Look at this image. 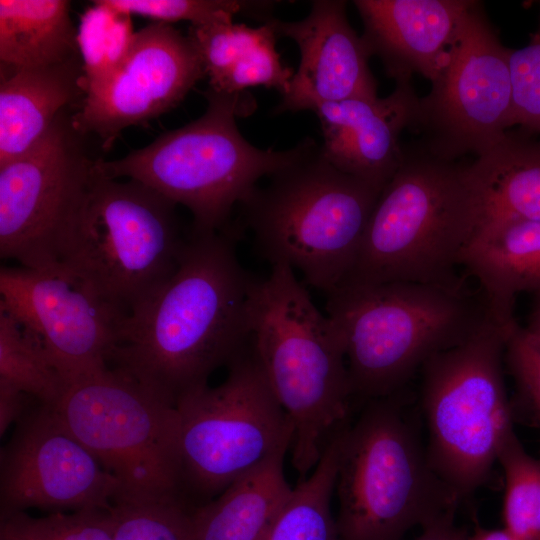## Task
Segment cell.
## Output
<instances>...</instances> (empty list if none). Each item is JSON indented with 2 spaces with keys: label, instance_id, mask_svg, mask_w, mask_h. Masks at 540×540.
<instances>
[{
  "label": "cell",
  "instance_id": "25",
  "mask_svg": "<svg viewBox=\"0 0 540 540\" xmlns=\"http://www.w3.org/2000/svg\"><path fill=\"white\" fill-rule=\"evenodd\" d=\"M78 54L69 1L0 0L1 66L44 67Z\"/></svg>",
  "mask_w": 540,
  "mask_h": 540
},
{
  "label": "cell",
  "instance_id": "30",
  "mask_svg": "<svg viewBox=\"0 0 540 540\" xmlns=\"http://www.w3.org/2000/svg\"><path fill=\"white\" fill-rule=\"evenodd\" d=\"M191 510L172 498L113 503L107 515L113 540H195Z\"/></svg>",
  "mask_w": 540,
  "mask_h": 540
},
{
  "label": "cell",
  "instance_id": "21",
  "mask_svg": "<svg viewBox=\"0 0 540 540\" xmlns=\"http://www.w3.org/2000/svg\"><path fill=\"white\" fill-rule=\"evenodd\" d=\"M85 93L80 54L44 67L1 66L0 166L38 142L66 106Z\"/></svg>",
  "mask_w": 540,
  "mask_h": 540
},
{
  "label": "cell",
  "instance_id": "17",
  "mask_svg": "<svg viewBox=\"0 0 540 540\" xmlns=\"http://www.w3.org/2000/svg\"><path fill=\"white\" fill-rule=\"evenodd\" d=\"M264 22L277 36L292 39L300 51L299 66L276 113L377 96V82L368 64L371 55L348 22L345 1L315 0L302 20L286 22L271 16Z\"/></svg>",
  "mask_w": 540,
  "mask_h": 540
},
{
  "label": "cell",
  "instance_id": "6",
  "mask_svg": "<svg viewBox=\"0 0 540 540\" xmlns=\"http://www.w3.org/2000/svg\"><path fill=\"white\" fill-rule=\"evenodd\" d=\"M204 96L207 108L195 121L161 134L121 159L98 157L96 167L107 178L139 181L185 206L193 216L192 229L214 232L230 224L234 206L252 194L262 177L302 154L307 138L288 150L255 147L236 124V117L248 109L242 93L208 87Z\"/></svg>",
  "mask_w": 540,
  "mask_h": 540
},
{
  "label": "cell",
  "instance_id": "15",
  "mask_svg": "<svg viewBox=\"0 0 540 540\" xmlns=\"http://www.w3.org/2000/svg\"><path fill=\"white\" fill-rule=\"evenodd\" d=\"M119 482L61 423L51 406H30L0 453V517L28 509H109Z\"/></svg>",
  "mask_w": 540,
  "mask_h": 540
},
{
  "label": "cell",
  "instance_id": "26",
  "mask_svg": "<svg viewBox=\"0 0 540 540\" xmlns=\"http://www.w3.org/2000/svg\"><path fill=\"white\" fill-rule=\"evenodd\" d=\"M345 427L330 440L312 472L293 487L263 540H341L331 500Z\"/></svg>",
  "mask_w": 540,
  "mask_h": 540
},
{
  "label": "cell",
  "instance_id": "39",
  "mask_svg": "<svg viewBox=\"0 0 540 540\" xmlns=\"http://www.w3.org/2000/svg\"><path fill=\"white\" fill-rule=\"evenodd\" d=\"M539 25H540V23H539Z\"/></svg>",
  "mask_w": 540,
  "mask_h": 540
},
{
  "label": "cell",
  "instance_id": "5",
  "mask_svg": "<svg viewBox=\"0 0 540 540\" xmlns=\"http://www.w3.org/2000/svg\"><path fill=\"white\" fill-rule=\"evenodd\" d=\"M382 189L342 172L307 138L302 154L241 204L260 255L328 295L355 262Z\"/></svg>",
  "mask_w": 540,
  "mask_h": 540
},
{
  "label": "cell",
  "instance_id": "36",
  "mask_svg": "<svg viewBox=\"0 0 540 540\" xmlns=\"http://www.w3.org/2000/svg\"><path fill=\"white\" fill-rule=\"evenodd\" d=\"M455 513H449L422 527L414 540H468V535L455 525Z\"/></svg>",
  "mask_w": 540,
  "mask_h": 540
},
{
  "label": "cell",
  "instance_id": "20",
  "mask_svg": "<svg viewBox=\"0 0 540 540\" xmlns=\"http://www.w3.org/2000/svg\"><path fill=\"white\" fill-rule=\"evenodd\" d=\"M462 266L478 281L492 320L509 331L517 324V294L540 289V220L480 228L465 251Z\"/></svg>",
  "mask_w": 540,
  "mask_h": 540
},
{
  "label": "cell",
  "instance_id": "18",
  "mask_svg": "<svg viewBox=\"0 0 540 540\" xmlns=\"http://www.w3.org/2000/svg\"><path fill=\"white\" fill-rule=\"evenodd\" d=\"M411 81L397 82L384 98L355 97L315 105L323 156L336 168L383 189L404 159L400 136L419 105Z\"/></svg>",
  "mask_w": 540,
  "mask_h": 540
},
{
  "label": "cell",
  "instance_id": "10",
  "mask_svg": "<svg viewBox=\"0 0 540 540\" xmlns=\"http://www.w3.org/2000/svg\"><path fill=\"white\" fill-rule=\"evenodd\" d=\"M225 380L176 402L179 497L194 508L278 454L294 425L273 393L251 342Z\"/></svg>",
  "mask_w": 540,
  "mask_h": 540
},
{
  "label": "cell",
  "instance_id": "1",
  "mask_svg": "<svg viewBox=\"0 0 540 540\" xmlns=\"http://www.w3.org/2000/svg\"><path fill=\"white\" fill-rule=\"evenodd\" d=\"M236 237L231 223L190 227L175 271L124 317L109 366L176 405L246 351L255 279L239 262Z\"/></svg>",
  "mask_w": 540,
  "mask_h": 540
},
{
  "label": "cell",
  "instance_id": "23",
  "mask_svg": "<svg viewBox=\"0 0 540 540\" xmlns=\"http://www.w3.org/2000/svg\"><path fill=\"white\" fill-rule=\"evenodd\" d=\"M285 455H276L192 508L195 540H263L293 490L284 473Z\"/></svg>",
  "mask_w": 540,
  "mask_h": 540
},
{
  "label": "cell",
  "instance_id": "35",
  "mask_svg": "<svg viewBox=\"0 0 540 540\" xmlns=\"http://www.w3.org/2000/svg\"><path fill=\"white\" fill-rule=\"evenodd\" d=\"M27 394L20 390L0 382V435L2 436L7 429L17 423L28 410ZM31 398V397H30Z\"/></svg>",
  "mask_w": 540,
  "mask_h": 540
},
{
  "label": "cell",
  "instance_id": "7",
  "mask_svg": "<svg viewBox=\"0 0 540 540\" xmlns=\"http://www.w3.org/2000/svg\"><path fill=\"white\" fill-rule=\"evenodd\" d=\"M396 395L369 400L344 428L335 484L341 540H402L455 513L461 500L431 467Z\"/></svg>",
  "mask_w": 540,
  "mask_h": 540
},
{
  "label": "cell",
  "instance_id": "37",
  "mask_svg": "<svg viewBox=\"0 0 540 540\" xmlns=\"http://www.w3.org/2000/svg\"><path fill=\"white\" fill-rule=\"evenodd\" d=\"M533 304L524 330L540 342V289L533 293Z\"/></svg>",
  "mask_w": 540,
  "mask_h": 540
},
{
  "label": "cell",
  "instance_id": "38",
  "mask_svg": "<svg viewBox=\"0 0 540 540\" xmlns=\"http://www.w3.org/2000/svg\"><path fill=\"white\" fill-rule=\"evenodd\" d=\"M468 540H517L506 529H485L477 527Z\"/></svg>",
  "mask_w": 540,
  "mask_h": 540
},
{
  "label": "cell",
  "instance_id": "19",
  "mask_svg": "<svg viewBox=\"0 0 540 540\" xmlns=\"http://www.w3.org/2000/svg\"><path fill=\"white\" fill-rule=\"evenodd\" d=\"M362 39L380 58L388 77L411 81L414 73L432 82L441 70L471 0H356Z\"/></svg>",
  "mask_w": 540,
  "mask_h": 540
},
{
  "label": "cell",
  "instance_id": "33",
  "mask_svg": "<svg viewBox=\"0 0 540 540\" xmlns=\"http://www.w3.org/2000/svg\"><path fill=\"white\" fill-rule=\"evenodd\" d=\"M509 67L514 125L540 135V25L528 45L510 49Z\"/></svg>",
  "mask_w": 540,
  "mask_h": 540
},
{
  "label": "cell",
  "instance_id": "13",
  "mask_svg": "<svg viewBox=\"0 0 540 540\" xmlns=\"http://www.w3.org/2000/svg\"><path fill=\"white\" fill-rule=\"evenodd\" d=\"M84 135L63 110L45 135L0 166V255L21 267L58 263L59 241L78 210L95 167Z\"/></svg>",
  "mask_w": 540,
  "mask_h": 540
},
{
  "label": "cell",
  "instance_id": "11",
  "mask_svg": "<svg viewBox=\"0 0 540 540\" xmlns=\"http://www.w3.org/2000/svg\"><path fill=\"white\" fill-rule=\"evenodd\" d=\"M52 408L119 482L114 503L180 499L172 402L108 366L69 383Z\"/></svg>",
  "mask_w": 540,
  "mask_h": 540
},
{
  "label": "cell",
  "instance_id": "2",
  "mask_svg": "<svg viewBox=\"0 0 540 540\" xmlns=\"http://www.w3.org/2000/svg\"><path fill=\"white\" fill-rule=\"evenodd\" d=\"M255 279L249 303L253 351L291 418L292 465L300 479L346 424L353 397L343 339L287 264Z\"/></svg>",
  "mask_w": 540,
  "mask_h": 540
},
{
  "label": "cell",
  "instance_id": "24",
  "mask_svg": "<svg viewBox=\"0 0 540 540\" xmlns=\"http://www.w3.org/2000/svg\"><path fill=\"white\" fill-rule=\"evenodd\" d=\"M470 169L481 206L478 230L507 221L540 220V140L507 132L475 158Z\"/></svg>",
  "mask_w": 540,
  "mask_h": 540
},
{
  "label": "cell",
  "instance_id": "32",
  "mask_svg": "<svg viewBox=\"0 0 540 540\" xmlns=\"http://www.w3.org/2000/svg\"><path fill=\"white\" fill-rule=\"evenodd\" d=\"M0 540H113L107 509L0 517Z\"/></svg>",
  "mask_w": 540,
  "mask_h": 540
},
{
  "label": "cell",
  "instance_id": "29",
  "mask_svg": "<svg viewBox=\"0 0 540 540\" xmlns=\"http://www.w3.org/2000/svg\"><path fill=\"white\" fill-rule=\"evenodd\" d=\"M497 462L505 479L503 528L517 540H540V458L528 454L514 433Z\"/></svg>",
  "mask_w": 540,
  "mask_h": 540
},
{
  "label": "cell",
  "instance_id": "31",
  "mask_svg": "<svg viewBox=\"0 0 540 540\" xmlns=\"http://www.w3.org/2000/svg\"><path fill=\"white\" fill-rule=\"evenodd\" d=\"M111 8L129 15H141L156 22L169 24L190 21L200 26L230 23L236 14L260 18L262 23L271 15L273 2L237 0H103Z\"/></svg>",
  "mask_w": 540,
  "mask_h": 540
},
{
  "label": "cell",
  "instance_id": "12",
  "mask_svg": "<svg viewBox=\"0 0 540 540\" xmlns=\"http://www.w3.org/2000/svg\"><path fill=\"white\" fill-rule=\"evenodd\" d=\"M509 52L482 4L473 1L429 93L419 99L409 128L419 136L415 147L457 161L477 158L505 137L514 125Z\"/></svg>",
  "mask_w": 540,
  "mask_h": 540
},
{
  "label": "cell",
  "instance_id": "34",
  "mask_svg": "<svg viewBox=\"0 0 540 540\" xmlns=\"http://www.w3.org/2000/svg\"><path fill=\"white\" fill-rule=\"evenodd\" d=\"M504 360L516 385L517 401L540 434V342L517 323L507 335Z\"/></svg>",
  "mask_w": 540,
  "mask_h": 540
},
{
  "label": "cell",
  "instance_id": "22",
  "mask_svg": "<svg viewBox=\"0 0 540 540\" xmlns=\"http://www.w3.org/2000/svg\"><path fill=\"white\" fill-rule=\"evenodd\" d=\"M193 42L209 78V88L220 93L240 94L255 86L289 91L294 75L276 50V33L267 22L258 27L215 23L190 25Z\"/></svg>",
  "mask_w": 540,
  "mask_h": 540
},
{
  "label": "cell",
  "instance_id": "16",
  "mask_svg": "<svg viewBox=\"0 0 540 540\" xmlns=\"http://www.w3.org/2000/svg\"><path fill=\"white\" fill-rule=\"evenodd\" d=\"M205 75L191 41L170 24L153 22L136 31L120 66L86 93L71 115L74 129L96 134L109 150L121 131L176 107Z\"/></svg>",
  "mask_w": 540,
  "mask_h": 540
},
{
  "label": "cell",
  "instance_id": "14",
  "mask_svg": "<svg viewBox=\"0 0 540 540\" xmlns=\"http://www.w3.org/2000/svg\"><path fill=\"white\" fill-rule=\"evenodd\" d=\"M0 309L40 345L67 385L109 366L126 317L59 262L1 267Z\"/></svg>",
  "mask_w": 540,
  "mask_h": 540
},
{
  "label": "cell",
  "instance_id": "27",
  "mask_svg": "<svg viewBox=\"0 0 540 540\" xmlns=\"http://www.w3.org/2000/svg\"><path fill=\"white\" fill-rule=\"evenodd\" d=\"M0 382L51 407L67 387L40 345L3 309H0Z\"/></svg>",
  "mask_w": 540,
  "mask_h": 540
},
{
  "label": "cell",
  "instance_id": "28",
  "mask_svg": "<svg viewBox=\"0 0 540 540\" xmlns=\"http://www.w3.org/2000/svg\"><path fill=\"white\" fill-rule=\"evenodd\" d=\"M135 33L131 15L111 8L103 0L93 1V5L82 14L77 43L86 93L103 84L120 66Z\"/></svg>",
  "mask_w": 540,
  "mask_h": 540
},
{
  "label": "cell",
  "instance_id": "40",
  "mask_svg": "<svg viewBox=\"0 0 540 540\" xmlns=\"http://www.w3.org/2000/svg\"><path fill=\"white\" fill-rule=\"evenodd\" d=\"M539 342V341H538Z\"/></svg>",
  "mask_w": 540,
  "mask_h": 540
},
{
  "label": "cell",
  "instance_id": "8",
  "mask_svg": "<svg viewBox=\"0 0 540 540\" xmlns=\"http://www.w3.org/2000/svg\"><path fill=\"white\" fill-rule=\"evenodd\" d=\"M186 237L174 202L139 181L107 178L95 163L58 262L127 316L175 271Z\"/></svg>",
  "mask_w": 540,
  "mask_h": 540
},
{
  "label": "cell",
  "instance_id": "4",
  "mask_svg": "<svg viewBox=\"0 0 540 540\" xmlns=\"http://www.w3.org/2000/svg\"><path fill=\"white\" fill-rule=\"evenodd\" d=\"M326 311L345 345L353 396L367 400L398 393L430 357L492 319L481 294L411 281L340 286Z\"/></svg>",
  "mask_w": 540,
  "mask_h": 540
},
{
  "label": "cell",
  "instance_id": "9",
  "mask_svg": "<svg viewBox=\"0 0 540 540\" xmlns=\"http://www.w3.org/2000/svg\"><path fill=\"white\" fill-rule=\"evenodd\" d=\"M509 331L489 319L420 369L428 460L461 499L486 482L501 447L515 433L503 374Z\"/></svg>",
  "mask_w": 540,
  "mask_h": 540
},
{
  "label": "cell",
  "instance_id": "3",
  "mask_svg": "<svg viewBox=\"0 0 540 540\" xmlns=\"http://www.w3.org/2000/svg\"><path fill=\"white\" fill-rule=\"evenodd\" d=\"M480 218L470 164L404 147V159L383 187L353 267L338 287L393 281L463 287L455 271Z\"/></svg>",
  "mask_w": 540,
  "mask_h": 540
}]
</instances>
